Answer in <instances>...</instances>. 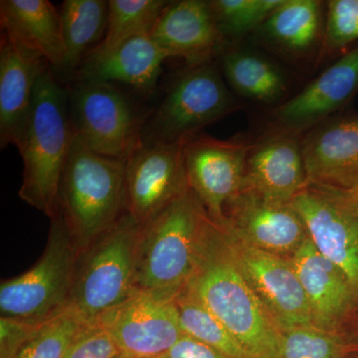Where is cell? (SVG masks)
I'll return each mask as SVG.
<instances>
[{"instance_id":"cell-1","label":"cell","mask_w":358,"mask_h":358,"mask_svg":"<svg viewBox=\"0 0 358 358\" xmlns=\"http://www.w3.org/2000/svg\"><path fill=\"white\" fill-rule=\"evenodd\" d=\"M181 293L212 313L250 357H279L282 329L242 277L220 226L209 215L194 270Z\"/></svg>"},{"instance_id":"cell-2","label":"cell","mask_w":358,"mask_h":358,"mask_svg":"<svg viewBox=\"0 0 358 358\" xmlns=\"http://www.w3.org/2000/svg\"><path fill=\"white\" fill-rule=\"evenodd\" d=\"M51 66L40 75L32 109L18 152L23 160L20 197L52 219L59 213L61 176L72 145L69 92L58 83Z\"/></svg>"},{"instance_id":"cell-3","label":"cell","mask_w":358,"mask_h":358,"mask_svg":"<svg viewBox=\"0 0 358 358\" xmlns=\"http://www.w3.org/2000/svg\"><path fill=\"white\" fill-rule=\"evenodd\" d=\"M207 217L189 188L141 226L136 250V292L174 300L183 291L194 270Z\"/></svg>"},{"instance_id":"cell-4","label":"cell","mask_w":358,"mask_h":358,"mask_svg":"<svg viewBox=\"0 0 358 358\" xmlns=\"http://www.w3.org/2000/svg\"><path fill=\"white\" fill-rule=\"evenodd\" d=\"M126 173L127 160L96 154L74 134L58 206L79 252L126 213Z\"/></svg>"},{"instance_id":"cell-5","label":"cell","mask_w":358,"mask_h":358,"mask_svg":"<svg viewBox=\"0 0 358 358\" xmlns=\"http://www.w3.org/2000/svg\"><path fill=\"white\" fill-rule=\"evenodd\" d=\"M141 225L126 212L93 243L78 253L68 310L94 324L136 293V250Z\"/></svg>"},{"instance_id":"cell-6","label":"cell","mask_w":358,"mask_h":358,"mask_svg":"<svg viewBox=\"0 0 358 358\" xmlns=\"http://www.w3.org/2000/svg\"><path fill=\"white\" fill-rule=\"evenodd\" d=\"M78 250L62 214L51 219L43 253L33 267L0 285V317L43 324L69 306Z\"/></svg>"},{"instance_id":"cell-7","label":"cell","mask_w":358,"mask_h":358,"mask_svg":"<svg viewBox=\"0 0 358 358\" xmlns=\"http://www.w3.org/2000/svg\"><path fill=\"white\" fill-rule=\"evenodd\" d=\"M239 108L211 61L190 66L155 110L143 141H185Z\"/></svg>"},{"instance_id":"cell-8","label":"cell","mask_w":358,"mask_h":358,"mask_svg":"<svg viewBox=\"0 0 358 358\" xmlns=\"http://www.w3.org/2000/svg\"><path fill=\"white\" fill-rule=\"evenodd\" d=\"M73 131L96 154L127 160L143 141V124L114 85L79 81L69 92Z\"/></svg>"},{"instance_id":"cell-9","label":"cell","mask_w":358,"mask_h":358,"mask_svg":"<svg viewBox=\"0 0 358 358\" xmlns=\"http://www.w3.org/2000/svg\"><path fill=\"white\" fill-rule=\"evenodd\" d=\"M219 226L238 270L282 331L315 326L310 303L289 258L257 249L226 226Z\"/></svg>"},{"instance_id":"cell-10","label":"cell","mask_w":358,"mask_h":358,"mask_svg":"<svg viewBox=\"0 0 358 358\" xmlns=\"http://www.w3.org/2000/svg\"><path fill=\"white\" fill-rule=\"evenodd\" d=\"M185 141H141L127 159V212L141 226L189 189Z\"/></svg>"},{"instance_id":"cell-11","label":"cell","mask_w":358,"mask_h":358,"mask_svg":"<svg viewBox=\"0 0 358 358\" xmlns=\"http://www.w3.org/2000/svg\"><path fill=\"white\" fill-rule=\"evenodd\" d=\"M96 324L112 336L122 358L166 357L183 334L176 300L145 292H136Z\"/></svg>"},{"instance_id":"cell-12","label":"cell","mask_w":358,"mask_h":358,"mask_svg":"<svg viewBox=\"0 0 358 358\" xmlns=\"http://www.w3.org/2000/svg\"><path fill=\"white\" fill-rule=\"evenodd\" d=\"M250 145L243 138L217 140L205 134L185 140L188 185L218 225L225 223L226 205L242 189Z\"/></svg>"},{"instance_id":"cell-13","label":"cell","mask_w":358,"mask_h":358,"mask_svg":"<svg viewBox=\"0 0 358 358\" xmlns=\"http://www.w3.org/2000/svg\"><path fill=\"white\" fill-rule=\"evenodd\" d=\"M222 224L242 241L274 255L291 258L308 238L303 219L291 203L273 201L241 189L228 202Z\"/></svg>"},{"instance_id":"cell-14","label":"cell","mask_w":358,"mask_h":358,"mask_svg":"<svg viewBox=\"0 0 358 358\" xmlns=\"http://www.w3.org/2000/svg\"><path fill=\"white\" fill-rule=\"evenodd\" d=\"M308 187L300 134L275 126L251 143L242 189L282 203Z\"/></svg>"},{"instance_id":"cell-15","label":"cell","mask_w":358,"mask_h":358,"mask_svg":"<svg viewBox=\"0 0 358 358\" xmlns=\"http://www.w3.org/2000/svg\"><path fill=\"white\" fill-rule=\"evenodd\" d=\"M308 186L358 189V115L329 117L301 138Z\"/></svg>"},{"instance_id":"cell-16","label":"cell","mask_w":358,"mask_h":358,"mask_svg":"<svg viewBox=\"0 0 358 358\" xmlns=\"http://www.w3.org/2000/svg\"><path fill=\"white\" fill-rule=\"evenodd\" d=\"M317 250L336 264L358 296V215L308 186L291 201Z\"/></svg>"},{"instance_id":"cell-17","label":"cell","mask_w":358,"mask_h":358,"mask_svg":"<svg viewBox=\"0 0 358 358\" xmlns=\"http://www.w3.org/2000/svg\"><path fill=\"white\" fill-rule=\"evenodd\" d=\"M50 64L43 56L16 43L2 33L0 38V147H17L32 109L40 75Z\"/></svg>"},{"instance_id":"cell-18","label":"cell","mask_w":358,"mask_h":358,"mask_svg":"<svg viewBox=\"0 0 358 358\" xmlns=\"http://www.w3.org/2000/svg\"><path fill=\"white\" fill-rule=\"evenodd\" d=\"M358 90V45L275 110V126L299 134L329 119Z\"/></svg>"},{"instance_id":"cell-19","label":"cell","mask_w":358,"mask_h":358,"mask_svg":"<svg viewBox=\"0 0 358 358\" xmlns=\"http://www.w3.org/2000/svg\"><path fill=\"white\" fill-rule=\"evenodd\" d=\"M289 260L310 303L313 324L338 333L358 303V296L348 278L320 253L310 237Z\"/></svg>"},{"instance_id":"cell-20","label":"cell","mask_w":358,"mask_h":358,"mask_svg":"<svg viewBox=\"0 0 358 358\" xmlns=\"http://www.w3.org/2000/svg\"><path fill=\"white\" fill-rule=\"evenodd\" d=\"M150 35L171 57L185 58L190 66L210 62L226 42L203 0L169 2Z\"/></svg>"},{"instance_id":"cell-21","label":"cell","mask_w":358,"mask_h":358,"mask_svg":"<svg viewBox=\"0 0 358 358\" xmlns=\"http://www.w3.org/2000/svg\"><path fill=\"white\" fill-rule=\"evenodd\" d=\"M2 33L16 43L37 52L51 67L59 68L65 57L62 20L48 0H1Z\"/></svg>"},{"instance_id":"cell-22","label":"cell","mask_w":358,"mask_h":358,"mask_svg":"<svg viewBox=\"0 0 358 358\" xmlns=\"http://www.w3.org/2000/svg\"><path fill=\"white\" fill-rule=\"evenodd\" d=\"M171 56L150 34L129 40L100 60L84 62L78 70L79 81L121 82L143 93L157 86L162 63Z\"/></svg>"},{"instance_id":"cell-23","label":"cell","mask_w":358,"mask_h":358,"mask_svg":"<svg viewBox=\"0 0 358 358\" xmlns=\"http://www.w3.org/2000/svg\"><path fill=\"white\" fill-rule=\"evenodd\" d=\"M258 30L268 44L279 50L306 54L322 43V3L317 0H282Z\"/></svg>"},{"instance_id":"cell-24","label":"cell","mask_w":358,"mask_h":358,"mask_svg":"<svg viewBox=\"0 0 358 358\" xmlns=\"http://www.w3.org/2000/svg\"><path fill=\"white\" fill-rule=\"evenodd\" d=\"M65 57L60 69L80 68L90 52L100 43L107 28L109 1L65 0L60 8Z\"/></svg>"},{"instance_id":"cell-25","label":"cell","mask_w":358,"mask_h":358,"mask_svg":"<svg viewBox=\"0 0 358 358\" xmlns=\"http://www.w3.org/2000/svg\"><path fill=\"white\" fill-rule=\"evenodd\" d=\"M169 2L166 0H109L105 35L100 43L90 52L84 62L100 60L129 40L150 34Z\"/></svg>"},{"instance_id":"cell-26","label":"cell","mask_w":358,"mask_h":358,"mask_svg":"<svg viewBox=\"0 0 358 358\" xmlns=\"http://www.w3.org/2000/svg\"><path fill=\"white\" fill-rule=\"evenodd\" d=\"M226 79L240 95L259 103L279 100L287 90L284 74L262 56L248 51H229L223 57Z\"/></svg>"},{"instance_id":"cell-27","label":"cell","mask_w":358,"mask_h":358,"mask_svg":"<svg viewBox=\"0 0 358 358\" xmlns=\"http://www.w3.org/2000/svg\"><path fill=\"white\" fill-rule=\"evenodd\" d=\"M174 300L183 334L211 346L227 358H251L228 329L203 306L182 293Z\"/></svg>"},{"instance_id":"cell-28","label":"cell","mask_w":358,"mask_h":358,"mask_svg":"<svg viewBox=\"0 0 358 358\" xmlns=\"http://www.w3.org/2000/svg\"><path fill=\"white\" fill-rule=\"evenodd\" d=\"M282 0H211L209 6L224 39L258 29Z\"/></svg>"},{"instance_id":"cell-29","label":"cell","mask_w":358,"mask_h":358,"mask_svg":"<svg viewBox=\"0 0 358 358\" xmlns=\"http://www.w3.org/2000/svg\"><path fill=\"white\" fill-rule=\"evenodd\" d=\"M84 326L74 313L66 310L44 322L13 358H64Z\"/></svg>"},{"instance_id":"cell-30","label":"cell","mask_w":358,"mask_h":358,"mask_svg":"<svg viewBox=\"0 0 358 358\" xmlns=\"http://www.w3.org/2000/svg\"><path fill=\"white\" fill-rule=\"evenodd\" d=\"M345 350V339L336 331L294 327L282 331L278 358H341Z\"/></svg>"},{"instance_id":"cell-31","label":"cell","mask_w":358,"mask_h":358,"mask_svg":"<svg viewBox=\"0 0 358 358\" xmlns=\"http://www.w3.org/2000/svg\"><path fill=\"white\" fill-rule=\"evenodd\" d=\"M322 55L341 50L358 41V0L327 2Z\"/></svg>"},{"instance_id":"cell-32","label":"cell","mask_w":358,"mask_h":358,"mask_svg":"<svg viewBox=\"0 0 358 358\" xmlns=\"http://www.w3.org/2000/svg\"><path fill=\"white\" fill-rule=\"evenodd\" d=\"M64 358H122V353L102 326L85 324Z\"/></svg>"},{"instance_id":"cell-33","label":"cell","mask_w":358,"mask_h":358,"mask_svg":"<svg viewBox=\"0 0 358 358\" xmlns=\"http://www.w3.org/2000/svg\"><path fill=\"white\" fill-rule=\"evenodd\" d=\"M43 324L0 317V358L15 357L26 341Z\"/></svg>"},{"instance_id":"cell-34","label":"cell","mask_w":358,"mask_h":358,"mask_svg":"<svg viewBox=\"0 0 358 358\" xmlns=\"http://www.w3.org/2000/svg\"><path fill=\"white\" fill-rule=\"evenodd\" d=\"M166 358H227L211 346L187 334H182L166 353Z\"/></svg>"},{"instance_id":"cell-35","label":"cell","mask_w":358,"mask_h":358,"mask_svg":"<svg viewBox=\"0 0 358 358\" xmlns=\"http://www.w3.org/2000/svg\"><path fill=\"white\" fill-rule=\"evenodd\" d=\"M313 187V186H312ZM326 193L334 201L343 206L346 210L352 212L358 215V189L339 190L333 188L315 187Z\"/></svg>"},{"instance_id":"cell-36","label":"cell","mask_w":358,"mask_h":358,"mask_svg":"<svg viewBox=\"0 0 358 358\" xmlns=\"http://www.w3.org/2000/svg\"><path fill=\"white\" fill-rule=\"evenodd\" d=\"M157 358H166V357H157Z\"/></svg>"}]
</instances>
